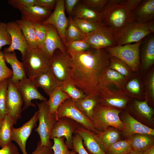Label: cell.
<instances>
[{"label":"cell","mask_w":154,"mask_h":154,"mask_svg":"<svg viewBox=\"0 0 154 154\" xmlns=\"http://www.w3.org/2000/svg\"><path fill=\"white\" fill-rule=\"evenodd\" d=\"M154 19V0H141L131 15V23H142Z\"/></svg>","instance_id":"cell-22"},{"label":"cell","mask_w":154,"mask_h":154,"mask_svg":"<svg viewBox=\"0 0 154 154\" xmlns=\"http://www.w3.org/2000/svg\"><path fill=\"white\" fill-rule=\"evenodd\" d=\"M122 131L127 138L136 134H148L154 136V129L146 126L134 118L126 110L122 116Z\"/></svg>","instance_id":"cell-19"},{"label":"cell","mask_w":154,"mask_h":154,"mask_svg":"<svg viewBox=\"0 0 154 154\" xmlns=\"http://www.w3.org/2000/svg\"><path fill=\"white\" fill-rule=\"evenodd\" d=\"M65 46L66 52L70 57L77 53L88 50L91 48L84 39L67 42Z\"/></svg>","instance_id":"cell-41"},{"label":"cell","mask_w":154,"mask_h":154,"mask_svg":"<svg viewBox=\"0 0 154 154\" xmlns=\"http://www.w3.org/2000/svg\"><path fill=\"white\" fill-rule=\"evenodd\" d=\"M70 57L69 79L86 95L96 92L101 77L110 64V55L106 48H91Z\"/></svg>","instance_id":"cell-1"},{"label":"cell","mask_w":154,"mask_h":154,"mask_svg":"<svg viewBox=\"0 0 154 154\" xmlns=\"http://www.w3.org/2000/svg\"><path fill=\"white\" fill-rule=\"evenodd\" d=\"M126 110L130 114L133 115L132 116L134 118L141 121L146 126L153 125L154 123L153 118L154 110L149 105L146 99L140 100L134 99Z\"/></svg>","instance_id":"cell-17"},{"label":"cell","mask_w":154,"mask_h":154,"mask_svg":"<svg viewBox=\"0 0 154 154\" xmlns=\"http://www.w3.org/2000/svg\"><path fill=\"white\" fill-rule=\"evenodd\" d=\"M108 0H83L82 3L90 8L101 13Z\"/></svg>","instance_id":"cell-48"},{"label":"cell","mask_w":154,"mask_h":154,"mask_svg":"<svg viewBox=\"0 0 154 154\" xmlns=\"http://www.w3.org/2000/svg\"><path fill=\"white\" fill-rule=\"evenodd\" d=\"M154 136L145 134H136L128 138L132 150L143 152L154 145Z\"/></svg>","instance_id":"cell-30"},{"label":"cell","mask_w":154,"mask_h":154,"mask_svg":"<svg viewBox=\"0 0 154 154\" xmlns=\"http://www.w3.org/2000/svg\"><path fill=\"white\" fill-rule=\"evenodd\" d=\"M8 79H5L0 82V118L3 119L7 114L5 100Z\"/></svg>","instance_id":"cell-43"},{"label":"cell","mask_w":154,"mask_h":154,"mask_svg":"<svg viewBox=\"0 0 154 154\" xmlns=\"http://www.w3.org/2000/svg\"><path fill=\"white\" fill-rule=\"evenodd\" d=\"M12 75V70L6 65L3 52L0 50V82L5 79L11 78Z\"/></svg>","instance_id":"cell-46"},{"label":"cell","mask_w":154,"mask_h":154,"mask_svg":"<svg viewBox=\"0 0 154 154\" xmlns=\"http://www.w3.org/2000/svg\"><path fill=\"white\" fill-rule=\"evenodd\" d=\"M54 52L50 60V68L55 78L60 83L69 79L72 66L70 57L60 50Z\"/></svg>","instance_id":"cell-13"},{"label":"cell","mask_w":154,"mask_h":154,"mask_svg":"<svg viewBox=\"0 0 154 154\" xmlns=\"http://www.w3.org/2000/svg\"><path fill=\"white\" fill-rule=\"evenodd\" d=\"M72 143V149L77 154H88L84 147L82 138L78 134L75 133L73 136Z\"/></svg>","instance_id":"cell-49"},{"label":"cell","mask_w":154,"mask_h":154,"mask_svg":"<svg viewBox=\"0 0 154 154\" xmlns=\"http://www.w3.org/2000/svg\"><path fill=\"white\" fill-rule=\"evenodd\" d=\"M121 112V110L98 103L94 109L91 121L98 132L110 127L122 131L123 122L119 115Z\"/></svg>","instance_id":"cell-4"},{"label":"cell","mask_w":154,"mask_h":154,"mask_svg":"<svg viewBox=\"0 0 154 154\" xmlns=\"http://www.w3.org/2000/svg\"><path fill=\"white\" fill-rule=\"evenodd\" d=\"M42 23L44 25L50 24L54 26L65 45L66 32L69 25V19L67 17L65 13L64 0H57L54 11Z\"/></svg>","instance_id":"cell-14"},{"label":"cell","mask_w":154,"mask_h":154,"mask_svg":"<svg viewBox=\"0 0 154 154\" xmlns=\"http://www.w3.org/2000/svg\"><path fill=\"white\" fill-rule=\"evenodd\" d=\"M68 18L69 23L66 32L65 45L68 42L84 39L86 37V35L82 33L74 23L72 16H69Z\"/></svg>","instance_id":"cell-39"},{"label":"cell","mask_w":154,"mask_h":154,"mask_svg":"<svg viewBox=\"0 0 154 154\" xmlns=\"http://www.w3.org/2000/svg\"><path fill=\"white\" fill-rule=\"evenodd\" d=\"M75 133L78 134L81 137L84 147L88 154H106L96 140L94 133L80 125Z\"/></svg>","instance_id":"cell-23"},{"label":"cell","mask_w":154,"mask_h":154,"mask_svg":"<svg viewBox=\"0 0 154 154\" xmlns=\"http://www.w3.org/2000/svg\"><path fill=\"white\" fill-rule=\"evenodd\" d=\"M15 124L9 116H5L0 129V147H4L11 142L12 129Z\"/></svg>","instance_id":"cell-35"},{"label":"cell","mask_w":154,"mask_h":154,"mask_svg":"<svg viewBox=\"0 0 154 154\" xmlns=\"http://www.w3.org/2000/svg\"><path fill=\"white\" fill-rule=\"evenodd\" d=\"M116 128L111 127H108L103 131L94 134L96 140L102 150L106 152L112 144L119 141L120 134Z\"/></svg>","instance_id":"cell-26"},{"label":"cell","mask_w":154,"mask_h":154,"mask_svg":"<svg viewBox=\"0 0 154 154\" xmlns=\"http://www.w3.org/2000/svg\"><path fill=\"white\" fill-rule=\"evenodd\" d=\"M57 0H35V5L52 10L54 8Z\"/></svg>","instance_id":"cell-51"},{"label":"cell","mask_w":154,"mask_h":154,"mask_svg":"<svg viewBox=\"0 0 154 154\" xmlns=\"http://www.w3.org/2000/svg\"><path fill=\"white\" fill-rule=\"evenodd\" d=\"M142 41L133 44L108 47L106 49L110 56L120 59L128 64L135 72L139 73L141 65L140 50Z\"/></svg>","instance_id":"cell-6"},{"label":"cell","mask_w":154,"mask_h":154,"mask_svg":"<svg viewBox=\"0 0 154 154\" xmlns=\"http://www.w3.org/2000/svg\"><path fill=\"white\" fill-rule=\"evenodd\" d=\"M64 137H54L53 139L54 143L51 147L54 154H70L69 150L64 143Z\"/></svg>","instance_id":"cell-45"},{"label":"cell","mask_w":154,"mask_h":154,"mask_svg":"<svg viewBox=\"0 0 154 154\" xmlns=\"http://www.w3.org/2000/svg\"><path fill=\"white\" fill-rule=\"evenodd\" d=\"M122 30L108 27L102 23L94 31L86 35L84 40L92 48L98 49L117 45Z\"/></svg>","instance_id":"cell-5"},{"label":"cell","mask_w":154,"mask_h":154,"mask_svg":"<svg viewBox=\"0 0 154 154\" xmlns=\"http://www.w3.org/2000/svg\"><path fill=\"white\" fill-rule=\"evenodd\" d=\"M96 92L98 103L121 110L126 109L132 99L123 90L112 85L100 87Z\"/></svg>","instance_id":"cell-8"},{"label":"cell","mask_w":154,"mask_h":154,"mask_svg":"<svg viewBox=\"0 0 154 154\" xmlns=\"http://www.w3.org/2000/svg\"><path fill=\"white\" fill-rule=\"evenodd\" d=\"M14 84L23 99L24 105L22 108L23 110H25L30 106L36 107V105L32 102L33 100H38L42 101L47 100L38 91L31 79L27 78Z\"/></svg>","instance_id":"cell-15"},{"label":"cell","mask_w":154,"mask_h":154,"mask_svg":"<svg viewBox=\"0 0 154 154\" xmlns=\"http://www.w3.org/2000/svg\"><path fill=\"white\" fill-rule=\"evenodd\" d=\"M15 22L21 29L28 46L32 48H37L33 23L22 18Z\"/></svg>","instance_id":"cell-34"},{"label":"cell","mask_w":154,"mask_h":154,"mask_svg":"<svg viewBox=\"0 0 154 154\" xmlns=\"http://www.w3.org/2000/svg\"><path fill=\"white\" fill-rule=\"evenodd\" d=\"M4 57L6 62L11 66L13 75L10 78L14 84L19 81L27 78L23 64L18 59L15 51L11 52H3Z\"/></svg>","instance_id":"cell-28"},{"label":"cell","mask_w":154,"mask_h":154,"mask_svg":"<svg viewBox=\"0 0 154 154\" xmlns=\"http://www.w3.org/2000/svg\"><path fill=\"white\" fill-rule=\"evenodd\" d=\"M11 43V37L8 31L6 23L0 21V50L4 46H9Z\"/></svg>","instance_id":"cell-47"},{"label":"cell","mask_w":154,"mask_h":154,"mask_svg":"<svg viewBox=\"0 0 154 154\" xmlns=\"http://www.w3.org/2000/svg\"><path fill=\"white\" fill-rule=\"evenodd\" d=\"M154 32V21L142 23H131L122 30L117 45L138 42Z\"/></svg>","instance_id":"cell-9"},{"label":"cell","mask_w":154,"mask_h":154,"mask_svg":"<svg viewBox=\"0 0 154 154\" xmlns=\"http://www.w3.org/2000/svg\"><path fill=\"white\" fill-rule=\"evenodd\" d=\"M74 101L77 107L91 120L94 109L98 103V93L90 94L84 98Z\"/></svg>","instance_id":"cell-31"},{"label":"cell","mask_w":154,"mask_h":154,"mask_svg":"<svg viewBox=\"0 0 154 154\" xmlns=\"http://www.w3.org/2000/svg\"><path fill=\"white\" fill-rule=\"evenodd\" d=\"M70 154H77V153L73 149L71 151V152Z\"/></svg>","instance_id":"cell-58"},{"label":"cell","mask_w":154,"mask_h":154,"mask_svg":"<svg viewBox=\"0 0 154 154\" xmlns=\"http://www.w3.org/2000/svg\"><path fill=\"white\" fill-rule=\"evenodd\" d=\"M128 80L116 71L108 67L105 70L101 77L98 88L102 86L112 85L123 90Z\"/></svg>","instance_id":"cell-29"},{"label":"cell","mask_w":154,"mask_h":154,"mask_svg":"<svg viewBox=\"0 0 154 154\" xmlns=\"http://www.w3.org/2000/svg\"><path fill=\"white\" fill-rule=\"evenodd\" d=\"M0 154H19L16 145L12 142L0 149Z\"/></svg>","instance_id":"cell-52"},{"label":"cell","mask_w":154,"mask_h":154,"mask_svg":"<svg viewBox=\"0 0 154 154\" xmlns=\"http://www.w3.org/2000/svg\"><path fill=\"white\" fill-rule=\"evenodd\" d=\"M44 25L46 30V36L41 49L51 59L56 50L66 52V48L56 28L51 25Z\"/></svg>","instance_id":"cell-16"},{"label":"cell","mask_w":154,"mask_h":154,"mask_svg":"<svg viewBox=\"0 0 154 154\" xmlns=\"http://www.w3.org/2000/svg\"><path fill=\"white\" fill-rule=\"evenodd\" d=\"M141 0H108L101 13L102 23L122 30L131 23V15Z\"/></svg>","instance_id":"cell-2"},{"label":"cell","mask_w":154,"mask_h":154,"mask_svg":"<svg viewBox=\"0 0 154 154\" xmlns=\"http://www.w3.org/2000/svg\"><path fill=\"white\" fill-rule=\"evenodd\" d=\"M51 10L34 5L22 9L21 18L32 23H41L46 19L51 14Z\"/></svg>","instance_id":"cell-24"},{"label":"cell","mask_w":154,"mask_h":154,"mask_svg":"<svg viewBox=\"0 0 154 154\" xmlns=\"http://www.w3.org/2000/svg\"><path fill=\"white\" fill-rule=\"evenodd\" d=\"M140 67L139 73L143 76L154 63V37L150 36L142 42L140 50Z\"/></svg>","instance_id":"cell-21"},{"label":"cell","mask_w":154,"mask_h":154,"mask_svg":"<svg viewBox=\"0 0 154 154\" xmlns=\"http://www.w3.org/2000/svg\"><path fill=\"white\" fill-rule=\"evenodd\" d=\"M141 76L136 73L129 79L126 83L123 90L131 99L140 100L145 98L144 90Z\"/></svg>","instance_id":"cell-27"},{"label":"cell","mask_w":154,"mask_h":154,"mask_svg":"<svg viewBox=\"0 0 154 154\" xmlns=\"http://www.w3.org/2000/svg\"><path fill=\"white\" fill-rule=\"evenodd\" d=\"M35 31L37 47L41 49L44 43L46 36L45 25L41 23H33Z\"/></svg>","instance_id":"cell-44"},{"label":"cell","mask_w":154,"mask_h":154,"mask_svg":"<svg viewBox=\"0 0 154 154\" xmlns=\"http://www.w3.org/2000/svg\"><path fill=\"white\" fill-rule=\"evenodd\" d=\"M38 88H42L48 96L56 87L59 86L60 83L54 75L50 69L32 79Z\"/></svg>","instance_id":"cell-25"},{"label":"cell","mask_w":154,"mask_h":154,"mask_svg":"<svg viewBox=\"0 0 154 154\" xmlns=\"http://www.w3.org/2000/svg\"><path fill=\"white\" fill-rule=\"evenodd\" d=\"M56 115L57 120L63 117H68L95 134L99 132L95 128L90 119L77 107L71 98L66 100L60 105Z\"/></svg>","instance_id":"cell-10"},{"label":"cell","mask_w":154,"mask_h":154,"mask_svg":"<svg viewBox=\"0 0 154 154\" xmlns=\"http://www.w3.org/2000/svg\"><path fill=\"white\" fill-rule=\"evenodd\" d=\"M23 103V98L19 91L9 79L5 100V107L8 114L16 124L21 117L22 107Z\"/></svg>","instance_id":"cell-11"},{"label":"cell","mask_w":154,"mask_h":154,"mask_svg":"<svg viewBox=\"0 0 154 154\" xmlns=\"http://www.w3.org/2000/svg\"><path fill=\"white\" fill-rule=\"evenodd\" d=\"M6 24L11 37V43L3 52H11L18 50L20 52L22 56H23L28 45L21 29L15 21L9 22Z\"/></svg>","instance_id":"cell-20"},{"label":"cell","mask_w":154,"mask_h":154,"mask_svg":"<svg viewBox=\"0 0 154 154\" xmlns=\"http://www.w3.org/2000/svg\"><path fill=\"white\" fill-rule=\"evenodd\" d=\"M80 125L75 121L68 117H63L55 123L51 134L50 139L54 137H64L66 139L65 144L69 149H72L73 134Z\"/></svg>","instance_id":"cell-12"},{"label":"cell","mask_w":154,"mask_h":154,"mask_svg":"<svg viewBox=\"0 0 154 154\" xmlns=\"http://www.w3.org/2000/svg\"><path fill=\"white\" fill-rule=\"evenodd\" d=\"M79 0H65L64 6L66 11L69 16H72L73 11L76 5L80 2Z\"/></svg>","instance_id":"cell-53"},{"label":"cell","mask_w":154,"mask_h":154,"mask_svg":"<svg viewBox=\"0 0 154 154\" xmlns=\"http://www.w3.org/2000/svg\"><path fill=\"white\" fill-rule=\"evenodd\" d=\"M32 154H54V153L51 147L41 145L40 141H39L37 148L32 152Z\"/></svg>","instance_id":"cell-54"},{"label":"cell","mask_w":154,"mask_h":154,"mask_svg":"<svg viewBox=\"0 0 154 154\" xmlns=\"http://www.w3.org/2000/svg\"><path fill=\"white\" fill-rule=\"evenodd\" d=\"M37 111L39 124L35 131L38 134L40 145L51 147L53 144L50 141L51 131L53 125L57 120L56 114H50L46 101H42L38 103Z\"/></svg>","instance_id":"cell-7"},{"label":"cell","mask_w":154,"mask_h":154,"mask_svg":"<svg viewBox=\"0 0 154 154\" xmlns=\"http://www.w3.org/2000/svg\"><path fill=\"white\" fill-rule=\"evenodd\" d=\"M127 154H143V152H137L132 150L130 152Z\"/></svg>","instance_id":"cell-56"},{"label":"cell","mask_w":154,"mask_h":154,"mask_svg":"<svg viewBox=\"0 0 154 154\" xmlns=\"http://www.w3.org/2000/svg\"><path fill=\"white\" fill-rule=\"evenodd\" d=\"M59 87L74 101L84 98L86 95L78 89L70 79L60 83Z\"/></svg>","instance_id":"cell-38"},{"label":"cell","mask_w":154,"mask_h":154,"mask_svg":"<svg viewBox=\"0 0 154 154\" xmlns=\"http://www.w3.org/2000/svg\"><path fill=\"white\" fill-rule=\"evenodd\" d=\"M72 17L74 23L80 31L86 35L95 31L102 23Z\"/></svg>","instance_id":"cell-40"},{"label":"cell","mask_w":154,"mask_h":154,"mask_svg":"<svg viewBox=\"0 0 154 154\" xmlns=\"http://www.w3.org/2000/svg\"><path fill=\"white\" fill-rule=\"evenodd\" d=\"M143 154H154V145L143 152Z\"/></svg>","instance_id":"cell-55"},{"label":"cell","mask_w":154,"mask_h":154,"mask_svg":"<svg viewBox=\"0 0 154 154\" xmlns=\"http://www.w3.org/2000/svg\"><path fill=\"white\" fill-rule=\"evenodd\" d=\"M35 0H9L8 3L20 11L23 9L35 5Z\"/></svg>","instance_id":"cell-50"},{"label":"cell","mask_w":154,"mask_h":154,"mask_svg":"<svg viewBox=\"0 0 154 154\" xmlns=\"http://www.w3.org/2000/svg\"><path fill=\"white\" fill-rule=\"evenodd\" d=\"M132 150L127 139L118 141L112 145L106 154H127Z\"/></svg>","instance_id":"cell-42"},{"label":"cell","mask_w":154,"mask_h":154,"mask_svg":"<svg viewBox=\"0 0 154 154\" xmlns=\"http://www.w3.org/2000/svg\"><path fill=\"white\" fill-rule=\"evenodd\" d=\"M22 58L26 74L29 78L33 79L50 68L51 59L38 48H32L28 46Z\"/></svg>","instance_id":"cell-3"},{"label":"cell","mask_w":154,"mask_h":154,"mask_svg":"<svg viewBox=\"0 0 154 154\" xmlns=\"http://www.w3.org/2000/svg\"><path fill=\"white\" fill-rule=\"evenodd\" d=\"M109 68L116 71L128 80L137 73L124 61L117 57L111 56Z\"/></svg>","instance_id":"cell-36"},{"label":"cell","mask_w":154,"mask_h":154,"mask_svg":"<svg viewBox=\"0 0 154 154\" xmlns=\"http://www.w3.org/2000/svg\"><path fill=\"white\" fill-rule=\"evenodd\" d=\"M3 119H2L0 118V129L1 127L3 122Z\"/></svg>","instance_id":"cell-57"},{"label":"cell","mask_w":154,"mask_h":154,"mask_svg":"<svg viewBox=\"0 0 154 154\" xmlns=\"http://www.w3.org/2000/svg\"><path fill=\"white\" fill-rule=\"evenodd\" d=\"M38 121L37 111L30 119L22 126L17 128L13 127L12 128V140L17 143L23 154H28L26 149L27 140L33 129L36 126Z\"/></svg>","instance_id":"cell-18"},{"label":"cell","mask_w":154,"mask_h":154,"mask_svg":"<svg viewBox=\"0 0 154 154\" xmlns=\"http://www.w3.org/2000/svg\"><path fill=\"white\" fill-rule=\"evenodd\" d=\"M49 96V98L46 101V103L50 114H56L60 105L66 100L71 98L59 86L55 88Z\"/></svg>","instance_id":"cell-33"},{"label":"cell","mask_w":154,"mask_h":154,"mask_svg":"<svg viewBox=\"0 0 154 154\" xmlns=\"http://www.w3.org/2000/svg\"><path fill=\"white\" fill-rule=\"evenodd\" d=\"M142 79L145 99L153 104L154 102V69L150 68L143 76Z\"/></svg>","instance_id":"cell-37"},{"label":"cell","mask_w":154,"mask_h":154,"mask_svg":"<svg viewBox=\"0 0 154 154\" xmlns=\"http://www.w3.org/2000/svg\"><path fill=\"white\" fill-rule=\"evenodd\" d=\"M80 2L74 8L72 14V17L102 22L101 13L90 8L81 2Z\"/></svg>","instance_id":"cell-32"}]
</instances>
